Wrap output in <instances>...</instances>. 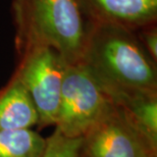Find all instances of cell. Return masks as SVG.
<instances>
[{"label":"cell","mask_w":157,"mask_h":157,"mask_svg":"<svg viewBox=\"0 0 157 157\" xmlns=\"http://www.w3.org/2000/svg\"><path fill=\"white\" fill-rule=\"evenodd\" d=\"M80 62L109 99L121 94L157 93L156 61L133 30L87 23Z\"/></svg>","instance_id":"obj_1"},{"label":"cell","mask_w":157,"mask_h":157,"mask_svg":"<svg viewBox=\"0 0 157 157\" xmlns=\"http://www.w3.org/2000/svg\"><path fill=\"white\" fill-rule=\"evenodd\" d=\"M17 55L49 47L65 64L80 61L87 23L75 0H11Z\"/></svg>","instance_id":"obj_2"},{"label":"cell","mask_w":157,"mask_h":157,"mask_svg":"<svg viewBox=\"0 0 157 157\" xmlns=\"http://www.w3.org/2000/svg\"><path fill=\"white\" fill-rule=\"evenodd\" d=\"M112 101L82 62L65 64L55 128L68 138L83 137Z\"/></svg>","instance_id":"obj_3"},{"label":"cell","mask_w":157,"mask_h":157,"mask_svg":"<svg viewBox=\"0 0 157 157\" xmlns=\"http://www.w3.org/2000/svg\"><path fill=\"white\" fill-rule=\"evenodd\" d=\"M78 157H157V142L112 103L82 137Z\"/></svg>","instance_id":"obj_4"},{"label":"cell","mask_w":157,"mask_h":157,"mask_svg":"<svg viewBox=\"0 0 157 157\" xmlns=\"http://www.w3.org/2000/svg\"><path fill=\"white\" fill-rule=\"evenodd\" d=\"M14 71L38 113L40 128L55 125L65 62L58 52L39 47L17 54Z\"/></svg>","instance_id":"obj_5"},{"label":"cell","mask_w":157,"mask_h":157,"mask_svg":"<svg viewBox=\"0 0 157 157\" xmlns=\"http://www.w3.org/2000/svg\"><path fill=\"white\" fill-rule=\"evenodd\" d=\"M87 23L137 31L157 21V0H75Z\"/></svg>","instance_id":"obj_6"},{"label":"cell","mask_w":157,"mask_h":157,"mask_svg":"<svg viewBox=\"0 0 157 157\" xmlns=\"http://www.w3.org/2000/svg\"><path fill=\"white\" fill-rule=\"evenodd\" d=\"M38 124V113L23 84L13 75L0 90V131L31 128Z\"/></svg>","instance_id":"obj_7"},{"label":"cell","mask_w":157,"mask_h":157,"mask_svg":"<svg viewBox=\"0 0 157 157\" xmlns=\"http://www.w3.org/2000/svg\"><path fill=\"white\" fill-rule=\"evenodd\" d=\"M46 139L31 128L0 131V157H42Z\"/></svg>","instance_id":"obj_8"},{"label":"cell","mask_w":157,"mask_h":157,"mask_svg":"<svg viewBox=\"0 0 157 157\" xmlns=\"http://www.w3.org/2000/svg\"><path fill=\"white\" fill-rule=\"evenodd\" d=\"M82 137L68 138L58 130L46 139L45 151L42 157H78Z\"/></svg>","instance_id":"obj_9"},{"label":"cell","mask_w":157,"mask_h":157,"mask_svg":"<svg viewBox=\"0 0 157 157\" xmlns=\"http://www.w3.org/2000/svg\"><path fill=\"white\" fill-rule=\"evenodd\" d=\"M140 39L141 43L143 44L144 48L149 53V55L157 60V28L156 23L150 24L148 26H145L141 29L135 31Z\"/></svg>","instance_id":"obj_10"}]
</instances>
